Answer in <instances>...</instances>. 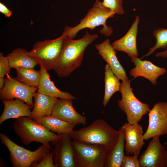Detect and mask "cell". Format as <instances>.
Here are the masks:
<instances>
[{"label": "cell", "mask_w": 167, "mask_h": 167, "mask_svg": "<svg viewBox=\"0 0 167 167\" xmlns=\"http://www.w3.org/2000/svg\"><path fill=\"white\" fill-rule=\"evenodd\" d=\"M86 32L83 37L74 40L66 37L61 54L53 69L60 77L68 76L81 66L87 47L98 37Z\"/></svg>", "instance_id": "6da1fadb"}, {"label": "cell", "mask_w": 167, "mask_h": 167, "mask_svg": "<svg viewBox=\"0 0 167 167\" xmlns=\"http://www.w3.org/2000/svg\"><path fill=\"white\" fill-rule=\"evenodd\" d=\"M70 134L73 140L101 145L109 150L116 143L119 131L115 130L104 120L98 119L89 125L73 130Z\"/></svg>", "instance_id": "7a4b0ae2"}, {"label": "cell", "mask_w": 167, "mask_h": 167, "mask_svg": "<svg viewBox=\"0 0 167 167\" xmlns=\"http://www.w3.org/2000/svg\"><path fill=\"white\" fill-rule=\"evenodd\" d=\"M115 14L111 10L104 6L102 2L96 0L92 7L79 24L73 27L66 26L62 35L73 39L78 32L83 29L87 28L93 30L96 27L101 25L103 28L99 32L105 36H110L113 33V29L106 25V22L108 18L113 17Z\"/></svg>", "instance_id": "3957f363"}, {"label": "cell", "mask_w": 167, "mask_h": 167, "mask_svg": "<svg viewBox=\"0 0 167 167\" xmlns=\"http://www.w3.org/2000/svg\"><path fill=\"white\" fill-rule=\"evenodd\" d=\"M13 127L15 132L25 145L34 142L47 143L55 141L59 137V135L54 134L30 117L16 118Z\"/></svg>", "instance_id": "277c9868"}, {"label": "cell", "mask_w": 167, "mask_h": 167, "mask_svg": "<svg viewBox=\"0 0 167 167\" xmlns=\"http://www.w3.org/2000/svg\"><path fill=\"white\" fill-rule=\"evenodd\" d=\"M0 139L10 152V159L14 167H31L52 148L48 143L43 144L36 150L31 151L17 145L3 134H0Z\"/></svg>", "instance_id": "5b68a950"}, {"label": "cell", "mask_w": 167, "mask_h": 167, "mask_svg": "<svg viewBox=\"0 0 167 167\" xmlns=\"http://www.w3.org/2000/svg\"><path fill=\"white\" fill-rule=\"evenodd\" d=\"M66 37L62 35L55 39L38 41L28 54L40 67L47 71L53 70L62 52Z\"/></svg>", "instance_id": "8992f818"}, {"label": "cell", "mask_w": 167, "mask_h": 167, "mask_svg": "<svg viewBox=\"0 0 167 167\" xmlns=\"http://www.w3.org/2000/svg\"><path fill=\"white\" fill-rule=\"evenodd\" d=\"M75 167H104L108 151L104 146L72 141Z\"/></svg>", "instance_id": "52a82bcc"}, {"label": "cell", "mask_w": 167, "mask_h": 167, "mask_svg": "<svg viewBox=\"0 0 167 167\" xmlns=\"http://www.w3.org/2000/svg\"><path fill=\"white\" fill-rule=\"evenodd\" d=\"M131 81L128 79L122 81L119 90L122 97L118 101V105L126 115L128 122L134 124L141 122L150 109L148 104L139 101L134 95Z\"/></svg>", "instance_id": "ba28073f"}, {"label": "cell", "mask_w": 167, "mask_h": 167, "mask_svg": "<svg viewBox=\"0 0 167 167\" xmlns=\"http://www.w3.org/2000/svg\"><path fill=\"white\" fill-rule=\"evenodd\" d=\"M6 76L4 78V86L0 91V100L19 99L33 107V95L37 90V87L28 86L20 82L16 78L11 77L9 75Z\"/></svg>", "instance_id": "9c48e42d"}, {"label": "cell", "mask_w": 167, "mask_h": 167, "mask_svg": "<svg viewBox=\"0 0 167 167\" xmlns=\"http://www.w3.org/2000/svg\"><path fill=\"white\" fill-rule=\"evenodd\" d=\"M148 127L143 134V139L147 140L154 137L167 134V102L155 104L148 113Z\"/></svg>", "instance_id": "30bf717a"}, {"label": "cell", "mask_w": 167, "mask_h": 167, "mask_svg": "<svg viewBox=\"0 0 167 167\" xmlns=\"http://www.w3.org/2000/svg\"><path fill=\"white\" fill-rule=\"evenodd\" d=\"M59 138L52 142V152L55 167H75L72 137L70 133L58 134Z\"/></svg>", "instance_id": "8fae6325"}, {"label": "cell", "mask_w": 167, "mask_h": 167, "mask_svg": "<svg viewBox=\"0 0 167 167\" xmlns=\"http://www.w3.org/2000/svg\"><path fill=\"white\" fill-rule=\"evenodd\" d=\"M165 147L160 142L159 136L152 138L139 158L140 167H164Z\"/></svg>", "instance_id": "7c38bea8"}, {"label": "cell", "mask_w": 167, "mask_h": 167, "mask_svg": "<svg viewBox=\"0 0 167 167\" xmlns=\"http://www.w3.org/2000/svg\"><path fill=\"white\" fill-rule=\"evenodd\" d=\"M121 128L125 134V150L126 155L139 156L145 144L142 127L138 123L131 124L126 122Z\"/></svg>", "instance_id": "4fadbf2b"}, {"label": "cell", "mask_w": 167, "mask_h": 167, "mask_svg": "<svg viewBox=\"0 0 167 167\" xmlns=\"http://www.w3.org/2000/svg\"><path fill=\"white\" fill-rule=\"evenodd\" d=\"M139 19V16H137L125 35L111 44L115 50L125 52L131 60L138 58L136 39Z\"/></svg>", "instance_id": "5bb4252c"}, {"label": "cell", "mask_w": 167, "mask_h": 167, "mask_svg": "<svg viewBox=\"0 0 167 167\" xmlns=\"http://www.w3.org/2000/svg\"><path fill=\"white\" fill-rule=\"evenodd\" d=\"M73 100L58 99L51 115L65 122L74 124L85 125L86 118L78 113L73 105Z\"/></svg>", "instance_id": "9a60e30c"}, {"label": "cell", "mask_w": 167, "mask_h": 167, "mask_svg": "<svg viewBox=\"0 0 167 167\" xmlns=\"http://www.w3.org/2000/svg\"><path fill=\"white\" fill-rule=\"evenodd\" d=\"M131 61L135 65V67L131 69L130 72V75L133 79L142 77L155 85L158 78L166 72L165 68L156 66L149 61L142 60L137 58L131 60Z\"/></svg>", "instance_id": "2e32d148"}, {"label": "cell", "mask_w": 167, "mask_h": 167, "mask_svg": "<svg viewBox=\"0 0 167 167\" xmlns=\"http://www.w3.org/2000/svg\"><path fill=\"white\" fill-rule=\"evenodd\" d=\"M98 54L107 63L115 75L122 81L128 79L126 72L116 55V52L107 39L102 43L95 45Z\"/></svg>", "instance_id": "e0dca14e"}, {"label": "cell", "mask_w": 167, "mask_h": 167, "mask_svg": "<svg viewBox=\"0 0 167 167\" xmlns=\"http://www.w3.org/2000/svg\"><path fill=\"white\" fill-rule=\"evenodd\" d=\"M4 110L0 117V124L4 121L11 118H17L21 117H30L32 107L23 101L18 99L12 100H3Z\"/></svg>", "instance_id": "ac0fdd59"}, {"label": "cell", "mask_w": 167, "mask_h": 167, "mask_svg": "<svg viewBox=\"0 0 167 167\" xmlns=\"http://www.w3.org/2000/svg\"><path fill=\"white\" fill-rule=\"evenodd\" d=\"M33 98V109L30 118L35 121L45 116L51 115L59 99L37 92L34 93Z\"/></svg>", "instance_id": "d6986e66"}, {"label": "cell", "mask_w": 167, "mask_h": 167, "mask_svg": "<svg viewBox=\"0 0 167 167\" xmlns=\"http://www.w3.org/2000/svg\"><path fill=\"white\" fill-rule=\"evenodd\" d=\"M41 77L37 92L60 99L74 100L76 97L67 92L59 90L50 79L47 71L41 67Z\"/></svg>", "instance_id": "ffe728a7"}, {"label": "cell", "mask_w": 167, "mask_h": 167, "mask_svg": "<svg viewBox=\"0 0 167 167\" xmlns=\"http://www.w3.org/2000/svg\"><path fill=\"white\" fill-rule=\"evenodd\" d=\"M118 139L114 146L108 150L105 167H121L124 155L125 134L121 128Z\"/></svg>", "instance_id": "44dd1931"}, {"label": "cell", "mask_w": 167, "mask_h": 167, "mask_svg": "<svg viewBox=\"0 0 167 167\" xmlns=\"http://www.w3.org/2000/svg\"><path fill=\"white\" fill-rule=\"evenodd\" d=\"M28 52L25 49L18 48L11 53L7 54L6 57L11 68L16 69L20 68H34L38 63L29 56Z\"/></svg>", "instance_id": "7402d4cb"}, {"label": "cell", "mask_w": 167, "mask_h": 167, "mask_svg": "<svg viewBox=\"0 0 167 167\" xmlns=\"http://www.w3.org/2000/svg\"><path fill=\"white\" fill-rule=\"evenodd\" d=\"M43 125L46 128L58 134H70L76 125L53 117L46 116L35 121Z\"/></svg>", "instance_id": "603a6c76"}, {"label": "cell", "mask_w": 167, "mask_h": 167, "mask_svg": "<svg viewBox=\"0 0 167 167\" xmlns=\"http://www.w3.org/2000/svg\"><path fill=\"white\" fill-rule=\"evenodd\" d=\"M105 69V89L102 104L104 106H105L112 95L119 91L121 83L107 63Z\"/></svg>", "instance_id": "cb8c5ba5"}, {"label": "cell", "mask_w": 167, "mask_h": 167, "mask_svg": "<svg viewBox=\"0 0 167 167\" xmlns=\"http://www.w3.org/2000/svg\"><path fill=\"white\" fill-rule=\"evenodd\" d=\"M16 79L28 86L37 87L41 77V71L33 68H20L16 69Z\"/></svg>", "instance_id": "d4e9b609"}, {"label": "cell", "mask_w": 167, "mask_h": 167, "mask_svg": "<svg viewBox=\"0 0 167 167\" xmlns=\"http://www.w3.org/2000/svg\"><path fill=\"white\" fill-rule=\"evenodd\" d=\"M153 35L156 40L155 45L150 48L148 52L143 55L140 59L149 56L158 49H167V29L161 28L156 29L153 32Z\"/></svg>", "instance_id": "484cf974"}, {"label": "cell", "mask_w": 167, "mask_h": 167, "mask_svg": "<svg viewBox=\"0 0 167 167\" xmlns=\"http://www.w3.org/2000/svg\"><path fill=\"white\" fill-rule=\"evenodd\" d=\"M102 3L105 6L111 10L115 14L122 15L124 13L122 0H103Z\"/></svg>", "instance_id": "4316f807"}, {"label": "cell", "mask_w": 167, "mask_h": 167, "mask_svg": "<svg viewBox=\"0 0 167 167\" xmlns=\"http://www.w3.org/2000/svg\"><path fill=\"white\" fill-rule=\"evenodd\" d=\"M54 160L52 152H49L39 162L32 165L31 167H55Z\"/></svg>", "instance_id": "83f0119b"}, {"label": "cell", "mask_w": 167, "mask_h": 167, "mask_svg": "<svg viewBox=\"0 0 167 167\" xmlns=\"http://www.w3.org/2000/svg\"><path fill=\"white\" fill-rule=\"evenodd\" d=\"M10 67L6 56H3L2 53H0V77L4 78L5 75H10Z\"/></svg>", "instance_id": "f1b7e54d"}, {"label": "cell", "mask_w": 167, "mask_h": 167, "mask_svg": "<svg viewBox=\"0 0 167 167\" xmlns=\"http://www.w3.org/2000/svg\"><path fill=\"white\" fill-rule=\"evenodd\" d=\"M139 156L133 155V156L125 155L123 159L122 167H140Z\"/></svg>", "instance_id": "f546056e"}, {"label": "cell", "mask_w": 167, "mask_h": 167, "mask_svg": "<svg viewBox=\"0 0 167 167\" xmlns=\"http://www.w3.org/2000/svg\"><path fill=\"white\" fill-rule=\"evenodd\" d=\"M0 12L4 15L5 17L9 18L12 15V11L2 2H0Z\"/></svg>", "instance_id": "4dcf8cb0"}, {"label": "cell", "mask_w": 167, "mask_h": 167, "mask_svg": "<svg viewBox=\"0 0 167 167\" xmlns=\"http://www.w3.org/2000/svg\"><path fill=\"white\" fill-rule=\"evenodd\" d=\"M155 56L157 57L167 58V49L164 51L156 53Z\"/></svg>", "instance_id": "1f68e13d"}, {"label": "cell", "mask_w": 167, "mask_h": 167, "mask_svg": "<svg viewBox=\"0 0 167 167\" xmlns=\"http://www.w3.org/2000/svg\"><path fill=\"white\" fill-rule=\"evenodd\" d=\"M5 84V79L3 77H0V91L3 88Z\"/></svg>", "instance_id": "d6a6232c"}, {"label": "cell", "mask_w": 167, "mask_h": 167, "mask_svg": "<svg viewBox=\"0 0 167 167\" xmlns=\"http://www.w3.org/2000/svg\"><path fill=\"white\" fill-rule=\"evenodd\" d=\"M164 167H167V145L165 147V158Z\"/></svg>", "instance_id": "836d02e7"}]
</instances>
